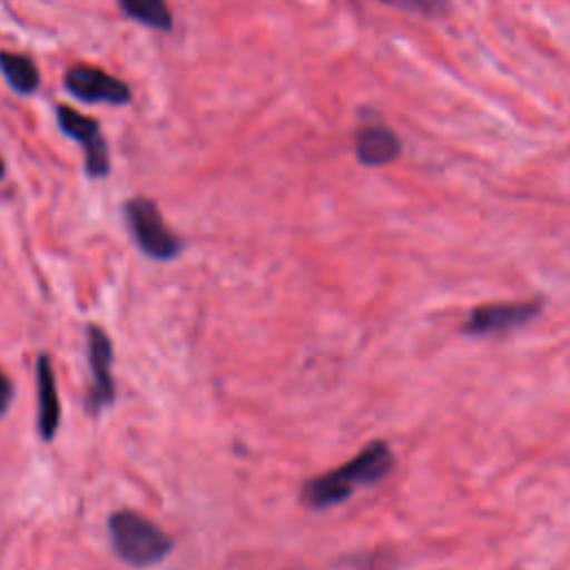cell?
<instances>
[{"mask_svg":"<svg viewBox=\"0 0 570 570\" xmlns=\"http://www.w3.org/2000/svg\"><path fill=\"white\" fill-rule=\"evenodd\" d=\"M394 468V454L381 439L367 443L347 463L327 470L321 476L307 479L301 490V501L312 510H323L343 503L356 485H374Z\"/></svg>","mask_w":570,"mask_h":570,"instance_id":"obj_1","label":"cell"},{"mask_svg":"<svg viewBox=\"0 0 570 570\" xmlns=\"http://www.w3.org/2000/svg\"><path fill=\"white\" fill-rule=\"evenodd\" d=\"M109 537L120 561L134 568L160 563L174 548L169 534L136 510H118L109 517Z\"/></svg>","mask_w":570,"mask_h":570,"instance_id":"obj_2","label":"cell"},{"mask_svg":"<svg viewBox=\"0 0 570 570\" xmlns=\"http://www.w3.org/2000/svg\"><path fill=\"white\" fill-rule=\"evenodd\" d=\"M125 218L136 245L156 261H169L180 254V238L167 227L156 203L145 196H136L125 203Z\"/></svg>","mask_w":570,"mask_h":570,"instance_id":"obj_3","label":"cell"},{"mask_svg":"<svg viewBox=\"0 0 570 570\" xmlns=\"http://www.w3.org/2000/svg\"><path fill=\"white\" fill-rule=\"evenodd\" d=\"M56 118L60 129L76 138L85 151V171L91 178H102L109 174V149L98 122L67 105L56 107Z\"/></svg>","mask_w":570,"mask_h":570,"instance_id":"obj_4","label":"cell"},{"mask_svg":"<svg viewBox=\"0 0 570 570\" xmlns=\"http://www.w3.org/2000/svg\"><path fill=\"white\" fill-rule=\"evenodd\" d=\"M541 314V301H510V303H490L474 307L463 325L465 334L485 336L499 334L514 327H521Z\"/></svg>","mask_w":570,"mask_h":570,"instance_id":"obj_5","label":"cell"},{"mask_svg":"<svg viewBox=\"0 0 570 570\" xmlns=\"http://www.w3.org/2000/svg\"><path fill=\"white\" fill-rule=\"evenodd\" d=\"M65 89L80 102H89V105L94 102L127 105L131 98L127 82L89 65L71 67L65 73Z\"/></svg>","mask_w":570,"mask_h":570,"instance_id":"obj_6","label":"cell"},{"mask_svg":"<svg viewBox=\"0 0 570 570\" xmlns=\"http://www.w3.org/2000/svg\"><path fill=\"white\" fill-rule=\"evenodd\" d=\"M87 347H89V367H91L89 405L91 410H98L109 405L116 396V385L111 376L114 347H111V338L98 325L87 327Z\"/></svg>","mask_w":570,"mask_h":570,"instance_id":"obj_7","label":"cell"},{"mask_svg":"<svg viewBox=\"0 0 570 570\" xmlns=\"http://www.w3.org/2000/svg\"><path fill=\"white\" fill-rule=\"evenodd\" d=\"M36 383H38V432L45 441H51L60 425V396L56 385V374L47 354L36 361Z\"/></svg>","mask_w":570,"mask_h":570,"instance_id":"obj_8","label":"cell"},{"mask_svg":"<svg viewBox=\"0 0 570 570\" xmlns=\"http://www.w3.org/2000/svg\"><path fill=\"white\" fill-rule=\"evenodd\" d=\"M401 151L396 134L383 125H365L356 134V158L363 165H385L392 163Z\"/></svg>","mask_w":570,"mask_h":570,"instance_id":"obj_9","label":"cell"},{"mask_svg":"<svg viewBox=\"0 0 570 570\" xmlns=\"http://www.w3.org/2000/svg\"><path fill=\"white\" fill-rule=\"evenodd\" d=\"M0 71L9 87L18 94H33L38 89L40 76L33 60L24 53L0 51Z\"/></svg>","mask_w":570,"mask_h":570,"instance_id":"obj_10","label":"cell"},{"mask_svg":"<svg viewBox=\"0 0 570 570\" xmlns=\"http://www.w3.org/2000/svg\"><path fill=\"white\" fill-rule=\"evenodd\" d=\"M118 4L131 20L149 29L169 31L174 24L167 0H118Z\"/></svg>","mask_w":570,"mask_h":570,"instance_id":"obj_11","label":"cell"},{"mask_svg":"<svg viewBox=\"0 0 570 570\" xmlns=\"http://www.w3.org/2000/svg\"><path fill=\"white\" fill-rule=\"evenodd\" d=\"M13 399V385H11V379L4 374V370L0 367V416L7 412L9 403Z\"/></svg>","mask_w":570,"mask_h":570,"instance_id":"obj_12","label":"cell"},{"mask_svg":"<svg viewBox=\"0 0 570 570\" xmlns=\"http://www.w3.org/2000/svg\"><path fill=\"white\" fill-rule=\"evenodd\" d=\"M405 4H410L416 11H425V13H434L439 9L441 0H403Z\"/></svg>","mask_w":570,"mask_h":570,"instance_id":"obj_13","label":"cell"},{"mask_svg":"<svg viewBox=\"0 0 570 570\" xmlns=\"http://www.w3.org/2000/svg\"><path fill=\"white\" fill-rule=\"evenodd\" d=\"M2 174H4V165H2V158H0V178H2Z\"/></svg>","mask_w":570,"mask_h":570,"instance_id":"obj_14","label":"cell"}]
</instances>
